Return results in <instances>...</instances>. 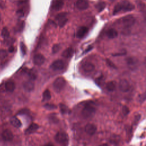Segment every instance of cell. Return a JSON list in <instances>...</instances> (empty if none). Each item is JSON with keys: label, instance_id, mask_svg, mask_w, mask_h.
Listing matches in <instances>:
<instances>
[{"label": "cell", "instance_id": "4316f807", "mask_svg": "<svg viewBox=\"0 0 146 146\" xmlns=\"http://www.w3.org/2000/svg\"><path fill=\"white\" fill-rule=\"evenodd\" d=\"M28 75H29L31 80H34L36 79L37 74H36V72L35 70H31L28 72Z\"/></svg>", "mask_w": 146, "mask_h": 146}, {"label": "cell", "instance_id": "cb8c5ba5", "mask_svg": "<svg viewBox=\"0 0 146 146\" xmlns=\"http://www.w3.org/2000/svg\"><path fill=\"white\" fill-rule=\"evenodd\" d=\"M51 98L50 92L48 90H46L43 93V101H48Z\"/></svg>", "mask_w": 146, "mask_h": 146}, {"label": "cell", "instance_id": "8fae6325", "mask_svg": "<svg viewBox=\"0 0 146 146\" xmlns=\"http://www.w3.org/2000/svg\"><path fill=\"white\" fill-rule=\"evenodd\" d=\"M2 137L6 141H10L14 137L13 133L10 129H5L2 133Z\"/></svg>", "mask_w": 146, "mask_h": 146}, {"label": "cell", "instance_id": "ffe728a7", "mask_svg": "<svg viewBox=\"0 0 146 146\" xmlns=\"http://www.w3.org/2000/svg\"><path fill=\"white\" fill-rule=\"evenodd\" d=\"M106 35L108 38L110 39H113L117 36L118 33L117 31L114 29H108L106 32Z\"/></svg>", "mask_w": 146, "mask_h": 146}, {"label": "cell", "instance_id": "9a60e30c", "mask_svg": "<svg viewBox=\"0 0 146 146\" xmlns=\"http://www.w3.org/2000/svg\"><path fill=\"white\" fill-rule=\"evenodd\" d=\"M82 67L83 70L85 72H92L95 69V66L92 63H90V62H84L82 64Z\"/></svg>", "mask_w": 146, "mask_h": 146}, {"label": "cell", "instance_id": "52a82bcc", "mask_svg": "<svg viewBox=\"0 0 146 146\" xmlns=\"http://www.w3.org/2000/svg\"><path fill=\"white\" fill-rule=\"evenodd\" d=\"M55 19L58 21V24L60 27H63L67 22V13L65 12H62L59 13L56 17Z\"/></svg>", "mask_w": 146, "mask_h": 146}, {"label": "cell", "instance_id": "ab89813d", "mask_svg": "<svg viewBox=\"0 0 146 146\" xmlns=\"http://www.w3.org/2000/svg\"><path fill=\"white\" fill-rule=\"evenodd\" d=\"M99 146H108V145L107 144H101V145H100Z\"/></svg>", "mask_w": 146, "mask_h": 146}, {"label": "cell", "instance_id": "e0dca14e", "mask_svg": "<svg viewBox=\"0 0 146 146\" xmlns=\"http://www.w3.org/2000/svg\"><path fill=\"white\" fill-rule=\"evenodd\" d=\"M88 32V28L86 26H81L77 30L76 36L78 38H82L85 36Z\"/></svg>", "mask_w": 146, "mask_h": 146}, {"label": "cell", "instance_id": "7402d4cb", "mask_svg": "<svg viewBox=\"0 0 146 146\" xmlns=\"http://www.w3.org/2000/svg\"><path fill=\"white\" fill-rule=\"evenodd\" d=\"M5 88L9 92H13L15 88V84L13 81L9 80L5 83Z\"/></svg>", "mask_w": 146, "mask_h": 146}, {"label": "cell", "instance_id": "1f68e13d", "mask_svg": "<svg viewBox=\"0 0 146 146\" xmlns=\"http://www.w3.org/2000/svg\"><path fill=\"white\" fill-rule=\"evenodd\" d=\"M20 48L21 50V52L23 55H25L26 54V48L25 46V44L23 42H21L20 43Z\"/></svg>", "mask_w": 146, "mask_h": 146}, {"label": "cell", "instance_id": "d6986e66", "mask_svg": "<svg viewBox=\"0 0 146 146\" xmlns=\"http://www.w3.org/2000/svg\"><path fill=\"white\" fill-rule=\"evenodd\" d=\"M74 54V49L72 47H68L66 49H65L62 54V55L66 58H70Z\"/></svg>", "mask_w": 146, "mask_h": 146}, {"label": "cell", "instance_id": "4dcf8cb0", "mask_svg": "<svg viewBox=\"0 0 146 146\" xmlns=\"http://www.w3.org/2000/svg\"><path fill=\"white\" fill-rule=\"evenodd\" d=\"M7 55V52L6 50L1 49L0 50V59H3L6 58Z\"/></svg>", "mask_w": 146, "mask_h": 146}, {"label": "cell", "instance_id": "7a4b0ae2", "mask_svg": "<svg viewBox=\"0 0 146 146\" xmlns=\"http://www.w3.org/2000/svg\"><path fill=\"white\" fill-rule=\"evenodd\" d=\"M96 112L95 108L90 104L85 105L82 111V115L85 119H88L94 116Z\"/></svg>", "mask_w": 146, "mask_h": 146}, {"label": "cell", "instance_id": "ba28073f", "mask_svg": "<svg viewBox=\"0 0 146 146\" xmlns=\"http://www.w3.org/2000/svg\"><path fill=\"white\" fill-rule=\"evenodd\" d=\"M119 87L121 92H127L130 89V85L128 80L126 79H121L119 82Z\"/></svg>", "mask_w": 146, "mask_h": 146}, {"label": "cell", "instance_id": "f1b7e54d", "mask_svg": "<svg viewBox=\"0 0 146 146\" xmlns=\"http://www.w3.org/2000/svg\"><path fill=\"white\" fill-rule=\"evenodd\" d=\"M44 107L48 110H54V109L56 108V106L55 105L52 104H50V103L45 104L44 106Z\"/></svg>", "mask_w": 146, "mask_h": 146}, {"label": "cell", "instance_id": "e575fe53", "mask_svg": "<svg viewBox=\"0 0 146 146\" xmlns=\"http://www.w3.org/2000/svg\"><path fill=\"white\" fill-rule=\"evenodd\" d=\"M23 26H24V23H23V22H19V26H18V27L17 28L18 30V31H21V30L23 29Z\"/></svg>", "mask_w": 146, "mask_h": 146}, {"label": "cell", "instance_id": "d6a6232c", "mask_svg": "<svg viewBox=\"0 0 146 146\" xmlns=\"http://www.w3.org/2000/svg\"><path fill=\"white\" fill-rule=\"evenodd\" d=\"M123 112L124 115H127L129 112V110L127 106H124L123 107Z\"/></svg>", "mask_w": 146, "mask_h": 146}, {"label": "cell", "instance_id": "74e56055", "mask_svg": "<svg viewBox=\"0 0 146 146\" xmlns=\"http://www.w3.org/2000/svg\"><path fill=\"white\" fill-rule=\"evenodd\" d=\"M43 146H54V145L51 143H48V144H46L44 145Z\"/></svg>", "mask_w": 146, "mask_h": 146}, {"label": "cell", "instance_id": "6da1fadb", "mask_svg": "<svg viewBox=\"0 0 146 146\" xmlns=\"http://www.w3.org/2000/svg\"><path fill=\"white\" fill-rule=\"evenodd\" d=\"M135 9V5L128 1H123L116 4L113 8V14H117L118 13L123 11H131Z\"/></svg>", "mask_w": 146, "mask_h": 146}, {"label": "cell", "instance_id": "f35d334b", "mask_svg": "<svg viewBox=\"0 0 146 146\" xmlns=\"http://www.w3.org/2000/svg\"><path fill=\"white\" fill-rule=\"evenodd\" d=\"M144 66L146 67V57L145 58L144 60Z\"/></svg>", "mask_w": 146, "mask_h": 146}, {"label": "cell", "instance_id": "83f0119b", "mask_svg": "<svg viewBox=\"0 0 146 146\" xmlns=\"http://www.w3.org/2000/svg\"><path fill=\"white\" fill-rule=\"evenodd\" d=\"M59 107H60V110L61 112H62L63 113H66L69 111L68 108L64 104L60 103L59 104Z\"/></svg>", "mask_w": 146, "mask_h": 146}, {"label": "cell", "instance_id": "4fadbf2b", "mask_svg": "<svg viewBox=\"0 0 146 146\" xmlns=\"http://www.w3.org/2000/svg\"><path fill=\"white\" fill-rule=\"evenodd\" d=\"M76 7L80 10L87 9L89 6V3L87 1L84 0H79L76 3Z\"/></svg>", "mask_w": 146, "mask_h": 146}, {"label": "cell", "instance_id": "d590c367", "mask_svg": "<svg viewBox=\"0 0 146 146\" xmlns=\"http://www.w3.org/2000/svg\"><path fill=\"white\" fill-rule=\"evenodd\" d=\"M17 14L19 15V17H21L23 16L24 13H23V11L22 10H18V11H17Z\"/></svg>", "mask_w": 146, "mask_h": 146}, {"label": "cell", "instance_id": "8d00e7d4", "mask_svg": "<svg viewBox=\"0 0 146 146\" xmlns=\"http://www.w3.org/2000/svg\"><path fill=\"white\" fill-rule=\"evenodd\" d=\"M14 50V47H13V46H10L9 48V51L10 52H13Z\"/></svg>", "mask_w": 146, "mask_h": 146}, {"label": "cell", "instance_id": "44dd1931", "mask_svg": "<svg viewBox=\"0 0 146 146\" xmlns=\"http://www.w3.org/2000/svg\"><path fill=\"white\" fill-rule=\"evenodd\" d=\"M10 123L15 128H19L22 125V123L19 119H18L16 116H13L10 119Z\"/></svg>", "mask_w": 146, "mask_h": 146}, {"label": "cell", "instance_id": "d4e9b609", "mask_svg": "<svg viewBox=\"0 0 146 146\" xmlns=\"http://www.w3.org/2000/svg\"><path fill=\"white\" fill-rule=\"evenodd\" d=\"M106 4L104 2H99L96 4V7L98 11L99 12H100L104 10V9L106 7Z\"/></svg>", "mask_w": 146, "mask_h": 146}, {"label": "cell", "instance_id": "3957f363", "mask_svg": "<svg viewBox=\"0 0 146 146\" xmlns=\"http://www.w3.org/2000/svg\"><path fill=\"white\" fill-rule=\"evenodd\" d=\"M66 86V80L62 77L57 78L53 83V87L56 92H60Z\"/></svg>", "mask_w": 146, "mask_h": 146}, {"label": "cell", "instance_id": "f546056e", "mask_svg": "<svg viewBox=\"0 0 146 146\" xmlns=\"http://www.w3.org/2000/svg\"><path fill=\"white\" fill-rule=\"evenodd\" d=\"M60 49V46L59 44H55L52 48V52L55 54L57 52H58L59 51V50Z\"/></svg>", "mask_w": 146, "mask_h": 146}, {"label": "cell", "instance_id": "836d02e7", "mask_svg": "<svg viewBox=\"0 0 146 146\" xmlns=\"http://www.w3.org/2000/svg\"><path fill=\"white\" fill-rule=\"evenodd\" d=\"M106 62H107V63L108 64V65L110 67H113V68H115V67H116L115 66V64H114V63H113V62H112L110 59H107L106 60Z\"/></svg>", "mask_w": 146, "mask_h": 146}, {"label": "cell", "instance_id": "9c48e42d", "mask_svg": "<svg viewBox=\"0 0 146 146\" xmlns=\"http://www.w3.org/2000/svg\"><path fill=\"white\" fill-rule=\"evenodd\" d=\"M64 67V63L62 60H56L52 63L50 67L54 70H61Z\"/></svg>", "mask_w": 146, "mask_h": 146}, {"label": "cell", "instance_id": "7c38bea8", "mask_svg": "<svg viewBox=\"0 0 146 146\" xmlns=\"http://www.w3.org/2000/svg\"><path fill=\"white\" fill-rule=\"evenodd\" d=\"M96 129H97L96 126L94 124L88 123L85 127L86 132L90 135H94L96 132Z\"/></svg>", "mask_w": 146, "mask_h": 146}, {"label": "cell", "instance_id": "484cf974", "mask_svg": "<svg viewBox=\"0 0 146 146\" xmlns=\"http://www.w3.org/2000/svg\"><path fill=\"white\" fill-rule=\"evenodd\" d=\"M1 35L4 39H7L9 38L10 34H9V31L7 27H3V29H2V32H1Z\"/></svg>", "mask_w": 146, "mask_h": 146}, {"label": "cell", "instance_id": "603a6c76", "mask_svg": "<svg viewBox=\"0 0 146 146\" xmlns=\"http://www.w3.org/2000/svg\"><path fill=\"white\" fill-rule=\"evenodd\" d=\"M106 89H107L108 91H110V92L113 91L115 90V88H116L115 83V82H113V81L108 82L106 84Z\"/></svg>", "mask_w": 146, "mask_h": 146}, {"label": "cell", "instance_id": "277c9868", "mask_svg": "<svg viewBox=\"0 0 146 146\" xmlns=\"http://www.w3.org/2000/svg\"><path fill=\"white\" fill-rule=\"evenodd\" d=\"M68 139V135L64 132H58L55 136V140L60 144H67Z\"/></svg>", "mask_w": 146, "mask_h": 146}, {"label": "cell", "instance_id": "2e32d148", "mask_svg": "<svg viewBox=\"0 0 146 146\" xmlns=\"http://www.w3.org/2000/svg\"><path fill=\"white\" fill-rule=\"evenodd\" d=\"M64 2L62 1H54L51 3V9L53 10H59L63 6Z\"/></svg>", "mask_w": 146, "mask_h": 146}, {"label": "cell", "instance_id": "5bb4252c", "mask_svg": "<svg viewBox=\"0 0 146 146\" xmlns=\"http://www.w3.org/2000/svg\"><path fill=\"white\" fill-rule=\"evenodd\" d=\"M23 87L24 90L27 92L32 91L34 88V83L33 82V80H27L23 82Z\"/></svg>", "mask_w": 146, "mask_h": 146}, {"label": "cell", "instance_id": "8992f818", "mask_svg": "<svg viewBox=\"0 0 146 146\" xmlns=\"http://www.w3.org/2000/svg\"><path fill=\"white\" fill-rule=\"evenodd\" d=\"M125 62L129 69L134 70L137 68L139 64L138 59L134 56H129L125 59Z\"/></svg>", "mask_w": 146, "mask_h": 146}, {"label": "cell", "instance_id": "ac0fdd59", "mask_svg": "<svg viewBox=\"0 0 146 146\" xmlns=\"http://www.w3.org/2000/svg\"><path fill=\"white\" fill-rule=\"evenodd\" d=\"M39 128V125L35 123H32L25 131V133L26 135H29L35 132Z\"/></svg>", "mask_w": 146, "mask_h": 146}, {"label": "cell", "instance_id": "30bf717a", "mask_svg": "<svg viewBox=\"0 0 146 146\" xmlns=\"http://www.w3.org/2000/svg\"><path fill=\"white\" fill-rule=\"evenodd\" d=\"M44 61H45L44 56L40 54H37L35 55L33 57V62L37 66L42 65V64L44 63Z\"/></svg>", "mask_w": 146, "mask_h": 146}, {"label": "cell", "instance_id": "5b68a950", "mask_svg": "<svg viewBox=\"0 0 146 146\" xmlns=\"http://www.w3.org/2000/svg\"><path fill=\"white\" fill-rule=\"evenodd\" d=\"M121 23L124 27L129 28L132 26L135 23V18L131 15H128L122 18Z\"/></svg>", "mask_w": 146, "mask_h": 146}]
</instances>
